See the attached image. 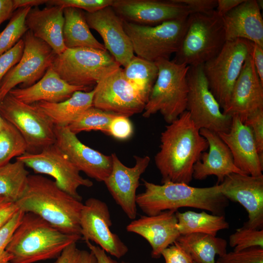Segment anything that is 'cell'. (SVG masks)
I'll return each instance as SVG.
<instances>
[{
    "label": "cell",
    "mask_w": 263,
    "mask_h": 263,
    "mask_svg": "<svg viewBox=\"0 0 263 263\" xmlns=\"http://www.w3.org/2000/svg\"><path fill=\"white\" fill-rule=\"evenodd\" d=\"M208 148L207 141L186 111L168 124L161 134L154 162L162 184L171 182L188 185L193 178L194 164Z\"/></svg>",
    "instance_id": "1"
},
{
    "label": "cell",
    "mask_w": 263,
    "mask_h": 263,
    "mask_svg": "<svg viewBox=\"0 0 263 263\" xmlns=\"http://www.w3.org/2000/svg\"><path fill=\"white\" fill-rule=\"evenodd\" d=\"M16 204L19 210L39 216L65 233L81 236L83 204L62 190L54 181L29 174L26 188Z\"/></svg>",
    "instance_id": "2"
},
{
    "label": "cell",
    "mask_w": 263,
    "mask_h": 263,
    "mask_svg": "<svg viewBox=\"0 0 263 263\" xmlns=\"http://www.w3.org/2000/svg\"><path fill=\"white\" fill-rule=\"evenodd\" d=\"M144 192L136 195V202L148 216L166 210L189 207L207 210L217 215H225L229 200L221 192L220 185L197 188L182 183L167 182L157 185L142 180Z\"/></svg>",
    "instance_id": "3"
},
{
    "label": "cell",
    "mask_w": 263,
    "mask_h": 263,
    "mask_svg": "<svg viewBox=\"0 0 263 263\" xmlns=\"http://www.w3.org/2000/svg\"><path fill=\"white\" fill-rule=\"evenodd\" d=\"M81 239L80 235L59 230L33 213H24L6 250L12 263H34L57 258L66 247Z\"/></svg>",
    "instance_id": "4"
},
{
    "label": "cell",
    "mask_w": 263,
    "mask_h": 263,
    "mask_svg": "<svg viewBox=\"0 0 263 263\" xmlns=\"http://www.w3.org/2000/svg\"><path fill=\"white\" fill-rule=\"evenodd\" d=\"M158 69L156 81L143 111L149 118L160 113L169 124L186 111L189 66L167 59L154 62Z\"/></svg>",
    "instance_id": "5"
},
{
    "label": "cell",
    "mask_w": 263,
    "mask_h": 263,
    "mask_svg": "<svg viewBox=\"0 0 263 263\" xmlns=\"http://www.w3.org/2000/svg\"><path fill=\"white\" fill-rule=\"evenodd\" d=\"M225 42L222 17L215 10L208 14L191 13L173 61L190 67L203 65L220 52Z\"/></svg>",
    "instance_id": "6"
},
{
    "label": "cell",
    "mask_w": 263,
    "mask_h": 263,
    "mask_svg": "<svg viewBox=\"0 0 263 263\" xmlns=\"http://www.w3.org/2000/svg\"><path fill=\"white\" fill-rule=\"evenodd\" d=\"M119 67L106 50L88 47L67 48L56 54L50 66L68 84L88 88Z\"/></svg>",
    "instance_id": "7"
},
{
    "label": "cell",
    "mask_w": 263,
    "mask_h": 263,
    "mask_svg": "<svg viewBox=\"0 0 263 263\" xmlns=\"http://www.w3.org/2000/svg\"><path fill=\"white\" fill-rule=\"evenodd\" d=\"M188 18L153 26L123 20V26L137 56L155 62L159 59H169L172 54L178 51L186 30Z\"/></svg>",
    "instance_id": "8"
},
{
    "label": "cell",
    "mask_w": 263,
    "mask_h": 263,
    "mask_svg": "<svg viewBox=\"0 0 263 263\" xmlns=\"http://www.w3.org/2000/svg\"><path fill=\"white\" fill-rule=\"evenodd\" d=\"M253 46V42L242 38L226 41L220 52L203 64L209 89L222 110L229 102L234 85L252 53Z\"/></svg>",
    "instance_id": "9"
},
{
    "label": "cell",
    "mask_w": 263,
    "mask_h": 263,
    "mask_svg": "<svg viewBox=\"0 0 263 263\" xmlns=\"http://www.w3.org/2000/svg\"><path fill=\"white\" fill-rule=\"evenodd\" d=\"M0 114L23 136L27 152L38 153L56 143L54 125L34 104L24 103L8 94L0 101Z\"/></svg>",
    "instance_id": "10"
},
{
    "label": "cell",
    "mask_w": 263,
    "mask_h": 263,
    "mask_svg": "<svg viewBox=\"0 0 263 263\" xmlns=\"http://www.w3.org/2000/svg\"><path fill=\"white\" fill-rule=\"evenodd\" d=\"M187 111L199 130L207 129L218 133L230 128L232 117L225 114L210 91L203 71V65L189 66L188 74Z\"/></svg>",
    "instance_id": "11"
},
{
    "label": "cell",
    "mask_w": 263,
    "mask_h": 263,
    "mask_svg": "<svg viewBox=\"0 0 263 263\" xmlns=\"http://www.w3.org/2000/svg\"><path fill=\"white\" fill-rule=\"evenodd\" d=\"M24 49L19 62L6 74L0 83V100L19 84L31 86L44 75L56 55L45 42L28 30L23 36Z\"/></svg>",
    "instance_id": "12"
},
{
    "label": "cell",
    "mask_w": 263,
    "mask_h": 263,
    "mask_svg": "<svg viewBox=\"0 0 263 263\" xmlns=\"http://www.w3.org/2000/svg\"><path fill=\"white\" fill-rule=\"evenodd\" d=\"M16 159L36 173L51 176L59 188L79 201H81L82 197L78 188L93 186L92 181L80 175L79 170L56 143L38 153L26 152Z\"/></svg>",
    "instance_id": "13"
},
{
    "label": "cell",
    "mask_w": 263,
    "mask_h": 263,
    "mask_svg": "<svg viewBox=\"0 0 263 263\" xmlns=\"http://www.w3.org/2000/svg\"><path fill=\"white\" fill-rule=\"evenodd\" d=\"M94 90L93 106L118 115L129 117L141 113L147 103L121 67L100 80Z\"/></svg>",
    "instance_id": "14"
},
{
    "label": "cell",
    "mask_w": 263,
    "mask_h": 263,
    "mask_svg": "<svg viewBox=\"0 0 263 263\" xmlns=\"http://www.w3.org/2000/svg\"><path fill=\"white\" fill-rule=\"evenodd\" d=\"M81 239L93 242L107 253L120 259L128 252L127 245L110 229L112 225L108 206L98 199L90 198L83 204L80 219Z\"/></svg>",
    "instance_id": "15"
},
{
    "label": "cell",
    "mask_w": 263,
    "mask_h": 263,
    "mask_svg": "<svg viewBox=\"0 0 263 263\" xmlns=\"http://www.w3.org/2000/svg\"><path fill=\"white\" fill-rule=\"evenodd\" d=\"M112 169L104 181L108 191L127 216L134 220L137 215L136 190L139 180L146 171L150 160L148 155H134L135 164L129 167L122 163L117 155H111Z\"/></svg>",
    "instance_id": "16"
},
{
    "label": "cell",
    "mask_w": 263,
    "mask_h": 263,
    "mask_svg": "<svg viewBox=\"0 0 263 263\" xmlns=\"http://www.w3.org/2000/svg\"><path fill=\"white\" fill-rule=\"evenodd\" d=\"M112 7L125 21L150 26L186 19L192 13L177 0H113Z\"/></svg>",
    "instance_id": "17"
},
{
    "label": "cell",
    "mask_w": 263,
    "mask_h": 263,
    "mask_svg": "<svg viewBox=\"0 0 263 263\" xmlns=\"http://www.w3.org/2000/svg\"><path fill=\"white\" fill-rule=\"evenodd\" d=\"M222 194L228 200L240 204L248 220L244 226L262 229L263 226V175L257 176L232 173L219 184Z\"/></svg>",
    "instance_id": "18"
},
{
    "label": "cell",
    "mask_w": 263,
    "mask_h": 263,
    "mask_svg": "<svg viewBox=\"0 0 263 263\" xmlns=\"http://www.w3.org/2000/svg\"><path fill=\"white\" fill-rule=\"evenodd\" d=\"M56 144L79 171L104 182L112 169L111 155H106L81 142L68 127L54 126Z\"/></svg>",
    "instance_id": "19"
},
{
    "label": "cell",
    "mask_w": 263,
    "mask_h": 263,
    "mask_svg": "<svg viewBox=\"0 0 263 263\" xmlns=\"http://www.w3.org/2000/svg\"><path fill=\"white\" fill-rule=\"evenodd\" d=\"M84 14L89 28L97 31L102 38L106 50L120 66L125 67L134 55L122 19L112 6Z\"/></svg>",
    "instance_id": "20"
},
{
    "label": "cell",
    "mask_w": 263,
    "mask_h": 263,
    "mask_svg": "<svg viewBox=\"0 0 263 263\" xmlns=\"http://www.w3.org/2000/svg\"><path fill=\"white\" fill-rule=\"evenodd\" d=\"M261 109H263V84L251 54L245 60L233 87L229 102L222 112L231 117L238 116L244 123L248 116Z\"/></svg>",
    "instance_id": "21"
},
{
    "label": "cell",
    "mask_w": 263,
    "mask_h": 263,
    "mask_svg": "<svg viewBox=\"0 0 263 263\" xmlns=\"http://www.w3.org/2000/svg\"><path fill=\"white\" fill-rule=\"evenodd\" d=\"M176 211L166 210L155 215L141 216L129 224L126 230L144 238L151 247V257L159 258L162 251L180 235L177 227Z\"/></svg>",
    "instance_id": "22"
},
{
    "label": "cell",
    "mask_w": 263,
    "mask_h": 263,
    "mask_svg": "<svg viewBox=\"0 0 263 263\" xmlns=\"http://www.w3.org/2000/svg\"><path fill=\"white\" fill-rule=\"evenodd\" d=\"M232 117L229 131L218 134L229 149L238 169L245 174L263 175V157L257 151L250 128L238 116Z\"/></svg>",
    "instance_id": "23"
},
{
    "label": "cell",
    "mask_w": 263,
    "mask_h": 263,
    "mask_svg": "<svg viewBox=\"0 0 263 263\" xmlns=\"http://www.w3.org/2000/svg\"><path fill=\"white\" fill-rule=\"evenodd\" d=\"M200 133L208 142V151L203 152L194 164L193 178L203 180L215 175L219 185L230 173L244 174L235 165L229 149L218 133L204 129Z\"/></svg>",
    "instance_id": "24"
},
{
    "label": "cell",
    "mask_w": 263,
    "mask_h": 263,
    "mask_svg": "<svg viewBox=\"0 0 263 263\" xmlns=\"http://www.w3.org/2000/svg\"><path fill=\"white\" fill-rule=\"evenodd\" d=\"M256 0H244L222 17L226 41L244 39L263 47V19Z\"/></svg>",
    "instance_id": "25"
},
{
    "label": "cell",
    "mask_w": 263,
    "mask_h": 263,
    "mask_svg": "<svg viewBox=\"0 0 263 263\" xmlns=\"http://www.w3.org/2000/svg\"><path fill=\"white\" fill-rule=\"evenodd\" d=\"M90 91V88L71 85L63 79L50 67L43 77L27 88H15L8 94L28 104L40 101L58 103L67 100L76 91Z\"/></svg>",
    "instance_id": "26"
},
{
    "label": "cell",
    "mask_w": 263,
    "mask_h": 263,
    "mask_svg": "<svg viewBox=\"0 0 263 263\" xmlns=\"http://www.w3.org/2000/svg\"><path fill=\"white\" fill-rule=\"evenodd\" d=\"M64 23L63 8L56 6L32 7L25 19L28 30L48 44L56 55L67 49L63 39Z\"/></svg>",
    "instance_id": "27"
},
{
    "label": "cell",
    "mask_w": 263,
    "mask_h": 263,
    "mask_svg": "<svg viewBox=\"0 0 263 263\" xmlns=\"http://www.w3.org/2000/svg\"><path fill=\"white\" fill-rule=\"evenodd\" d=\"M94 89L78 91L66 100L58 103L40 101L34 104L55 126L68 127L86 110L93 106Z\"/></svg>",
    "instance_id": "28"
},
{
    "label": "cell",
    "mask_w": 263,
    "mask_h": 263,
    "mask_svg": "<svg viewBox=\"0 0 263 263\" xmlns=\"http://www.w3.org/2000/svg\"><path fill=\"white\" fill-rule=\"evenodd\" d=\"M64 23L63 39L66 48L88 47L106 50L93 35L87 23L84 12L73 8H63Z\"/></svg>",
    "instance_id": "29"
},
{
    "label": "cell",
    "mask_w": 263,
    "mask_h": 263,
    "mask_svg": "<svg viewBox=\"0 0 263 263\" xmlns=\"http://www.w3.org/2000/svg\"><path fill=\"white\" fill-rule=\"evenodd\" d=\"M175 242L197 263H216V255L220 256L227 252L226 241L210 234L192 233L180 235Z\"/></svg>",
    "instance_id": "30"
},
{
    "label": "cell",
    "mask_w": 263,
    "mask_h": 263,
    "mask_svg": "<svg viewBox=\"0 0 263 263\" xmlns=\"http://www.w3.org/2000/svg\"><path fill=\"white\" fill-rule=\"evenodd\" d=\"M177 227L180 235L201 233L216 236L218 231L229 227L225 216L208 214L205 211L176 212Z\"/></svg>",
    "instance_id": "31"
},
{
    "label": "cell",
    "mask_w": 263,
    "mask_h": 263,
    "mask_svg": "<svg viewBox=\"0 0 263 263\" xmlns=\"http://www.w3.org/2000/svg\"><path fill=\"white\" fill-rule=\"evenodd\" d=\"M29 175L24 164L17 159L0 166V197L16 203L26 188Z\"/></svg>",
    "instance_id": "32"
},
{
    "label": "cell",
    "mask_w": 263,
    "mask_h": 263,
    "mask_svg": "<svg viewBox=\"0 0 263 263\" xmlns=\"http://www.w3.org/2000/svg\"><path fill=\"white\" fill-rule=\"evenodd\" d=\"M123 73L147 102L158 76V69L155 63L134 56L123 69Z\"/></svg>",
    "instance_id": "33"
},
{
    "label": "cell",
    "mask_w": 263,
    "mask_h": 263,
    "mask_svg": "<svg viewBox=\"0 0 263 263\" xmlns=\"http://www.w3.org/2000/svg\"><path fill=\"white\" fill-rule=\"evenodd\" d=\"M27 151V145L23 136L12 124L4 119L0 127V166Z\"/></svg>",
    "instance_id": "34"
},
{
    "label": "cell",
    "mask_w": 263,
    "mask_h": 263,
    "mask_svg": "<svg viewBox=\"0 0 263 263\" xmlns=\"http://www.w3.org/2000/svg\"><path fill=\"white\" fill-rule=\"evenodd\" d=\"M116 115L92 106L68 127L75 134L91 131H98L108 134L111 122Z\"/></svg>",
    "instance_id": "35"
},
{
    "label": "cell",
    "mask_w": 263,
    "mask_h": 263,
    "mask_svg": "<svg viewBox=\"0 0 263 263\" xmlns=\"http://www.w3.org/2000/svg\"><path fill=\"white\" fill-rule=\"evenodd\" d=\"M31 8L26 7L15 10L5 28L0 32V56L13 48L28 30L25 19Z\"/></svg>",
    "instance_id": "36"
},
{
    "label": "cell",
    "mask_w": 263,
    "mask_h": 263,
    "mask_svg": "<svg viewBox=\"0 0 263 263\" xmlns=\"http://www.w3.org/2000/svg\"><path fill=\"white\" fill-rule=\"evenodd\" d=\"M229 244L234 251L253 247L263 248V229H253L243 226L237 229L229 237Z\"/></svg>",
    "instance_id": "37"
},
{
    "label": "cell",
    "mask_w": 263,
    "mask_h": 263,
    "mask_svg": "<svg viewBox=\"0 0 263 263\" xmlns=\"http://www.w3.org/2000/svg\"><path fill=\"white\" fill-rule=\"evenodd\" d=\"M216 263H263V248L253 247L226 252L219 256Z\"/></svg>",
    "instance_id": "38"
},
{
    "label": "cell",
    "mask_w": 263,
    "mask_h": 263,
    "mask_svg": "<svg viewBox=\"0 0 263 263\" xmlns=\"http://www.w3.org/2000/svg\"><path fill=\"white\" fill-rule=\"evenodd\" d=\"M24 213L19 210L0 229V263H12V257L6 247Z\"/></svg>",
    "instance_id": "39"
},
{
    "label": "cell",
    "mask_w": 263,
    "mask_h": 263,
    "mask_svg": "<svg viewBox=\"0 0 263 263\" xmlns=\"http://www.w3.org/2000/svg\"><path fill=\"white\" fill-rule=\"evenodd\" d=\"M113 0H49L47 6H56L63 8L73 7L93 13L104 8L112 6Z\"/></svg>",
    "instance_id": "40"
},
{
    "label": "cell",
    "mask_w": 263,
    "mask_h": 263,
    "mask_svg": "<svg viewBox=\"0 0 263 263\" xmlns=\"http://www.w3.org/2000/svg\"><path fill=\"white\" fill-rule=\"evenodd\" d=\"M24 46V41L21 39L13 48L0 56V83L9 71L20 60Z\"/></svg>",
    "instance_id": "41"
},
{
    "label": "cell",
    "mask_w": 263,
    "mask_h": 263,
    "mask_svg": "<svg viewBox=\"0 0 263 263\" xmlns=\"http://www.w3.org/2000/svg\"><path fill=\"white\" fill-rule=\"evenodd\" d=\"M244 123L250 128L257 151L259 155L263 157V109H259L250 114Z\"/></svg>",
    "instance_id": "42"
},
{
    "label": "cell",
    "mask_w": 263,
    "mask_h": 263,
    "mask_svg": "<svg viewBox=\"0 0 263 263\" xmlns=\"http://www.w3.org/2000/svg\"><path fill=\"white\" fill-rule=\"evenodd\" d=\"M133 132V126L129 117L116 115L111 121L108 135L118 140L130 138Z\"/></svg>",
    "instance_id": "43"
},
{
    "label": "cell",
    "mask_w": 263,
    "mask_h": 263,
    "mask_svg": "<svg viewBox=\"0 0 263 263\" xmlns=\"http://www.w3.org/2000/svg\"><path fill=\"white\" fill-rule=\"evenodd\" d=\"M165 263H193L189 253L179 244H173L165 248L161 253Z\"/></svg>",
    "instance_id": "44"
},
{
    "label": "cell",
    "mask_w": 263,
    "mask_h": 263,
    "mask_svg": "<svg viewBox=\"0 0 263 263\" xmlns=\"http://www.w3.org/2000/svg\"><path fill=\"white\" fill-rule=\"evenodd\" d=\"M187 6L192 13L208 14L214 11L217 0H177Z\"/></svg>",
    "instance_id": "45"
},
{
    "label": "cell",
    "mask_w": 263,
    "mask_h": 263,
    "mask_svg": "<svg viewBox=\"0 0 263 263\" xmlns=\"http://www.w3.org/2000/svg\"><path fill=\"white\" fill-rule=\"evenodd\" d=\"M19 210L16 203L0 197V229Z\"/></svg>",
    "instance_id": "46"
},
{
    "label": "cell",
    "mask_w": 263,
    "mask_h": 263,
    "mask_svg": "<svg viewBox=\"0 0 263 263\" xmlns=\"http://www.w3.org/2000/svg\"><path fill=\"white\" fill-rule=\"evenodd\" d=\"M80 250L76 243H73L63 250L55 263H78Z\"/></svg>",
    "instance_id": "47"
},
{
    "label": "cell",
    "mask_w": 263,
    "mask_h": 263,
    "mask_svg": "<svg viewBox=\"0 0 263 263\" xmlns=\"http://www.w3.org/2000/svg\"><path fill=\"white\" fill-rule=\"evenodd\" d=\"M251 56L257 74L263 84V47L253 43Z\"/></svg>",
    "instance_id": "48"
},
{
    "label": "cell",
    "mask_w": 263,
    "mask_h": 263,
    "mask_svg": "<svg viewBox=\"0 0 263 263\" xmlns=\"http://www.w3.org/2000/svg\"><path fill=\"white\" fill-rule=\"evenodd\" d=\"M90 251L95 257L98 263H129L127 262H118L108 255L107 253L97 245L90 241L85 242Z\"/></svg>",
    "instance_id": "49"
},
{
    "label": "cell",
    "mask_w": 263,
    "mask_h": 263,
    "mask_svg": "<svg viewBox=\"0 0 263 263\" xmlns=\"http://www.w3.org/2000/svg\"><path fill=\"white\" fill-rule=\"evenodd\" d=\"M244 1V0H217L215 11L218 15L223 17Z\"/></svg>",
    "instance_id": "50"
},
{
    "label": "cell",
    "mask_w": 263,
    "mask_h": 263,
    "mask_svg": "<svg viewBox=\"0 0 263 263\" xmlns=\"http://www.w3.org/2000/svg\"><path fill=\"white\" fill-rule=\"evenodd\" d=\"M15 11L13 0H0V25L10 19Z\"/></svg>",
    "instance_id": "51"
},
{
    "label": "cell",
    "mask_w": 263,
    "mask_h": 263,
    "mask_svg": "<svg viewBox=\"0 0 263 263\" xmlns=\"http://www.w3.org/2000/svg\"><path fill=\"white\" fill-rule=\"evenodd\" d=\"M47 0H13V6L15 10L22 7H34L46 3Z\"/></svg>",
    "instance_id": "52"
},
{
    "label": "cell",
    "mask_w": 263,
    "mask_h": 263,
    "mask_svg": "<svg viewBox=\"0 0 263 263\" xmlns=\"http://www.w3.org/2000/svg\"><path fill=\"white\" fill-rule=\"evenodd\" d=\"M78 263H98L97 260L90 251L80 250Z\"/></svg>",
    "instance_id": "53"
},
{
    "label": "cell",
    "mask_w": 263,
    "mask_h": 263,
    "mask_svg": "<svg viewBox=\"0 0 263 263\" xmlns=\"http://www.w3.org/2000/svg\"><path fill=\"white\" fill-rule=\"evenodd\" d=\"M3 120H4V119L1 117V115L0 114V127H1V125L2 124Z\"/></svg>",
    "instance_id": "54"
},
{
    "label": "cell",
    "mask_w": 263,
    "mask_h": 263,
    "mask_svg": "<svg viewBox=\"0 0 263 263\" xmlns=\"http://www.w3.org/2000/svg\"><path fill=\"white\" fill-rule=\"evenodd\" d=\"M193 263H196V262H194V261H193Z\"/></svg>",
    "instance_id": "55"
}]
</instances>
